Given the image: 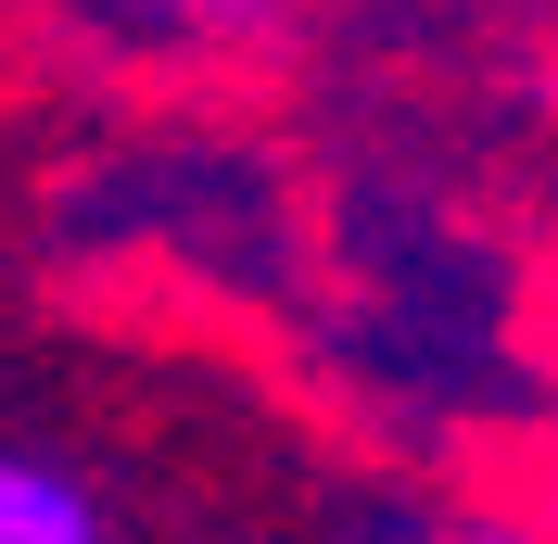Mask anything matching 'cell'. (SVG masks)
I'll use <instances>...</instances> for the list:
<instances>
[{
  "label": "cell",
  "mask_w": 558,
  "mask_h": 544,
  "mask_svg": "<svg viewBox=\"0 0 558 544\" xmlns=\"http://www.w3.org/2000/svg\"><path fill=\"white\" fill-rule=\"evenodd\" d=\"M470 544H546V532H470Z\"/></svg>",
  "instance_id": "2"
},
{
  "label": "cell",
  "mask_w": 558,
  "mask_h": 544,
  "mask_svg": "<svg viewBox=\"0 0 558 544\" xmlns=\"http://www.w3.org/2000/svg\"><path fill=\"white\" fill-rule=\"evenodd\" d=\"M0 544H102L89 481H64L51 456H0Z\"/></svg>",
  "instance_id": "1"
},
{
  "label": "cell",
  "mask_w": 558,
  "mask_h": 544,
  "mask_svg": "<svg viewBox=\"0 0 558 544\" xmlns=\"http://www.w3.org/2000/svg\"><path fill=\"white\" fill-rule=\"evenodd\" d=\"M204 13H254V0H204Z\"/></svg>",
  "instance_id": "3"
}]
</instances>
